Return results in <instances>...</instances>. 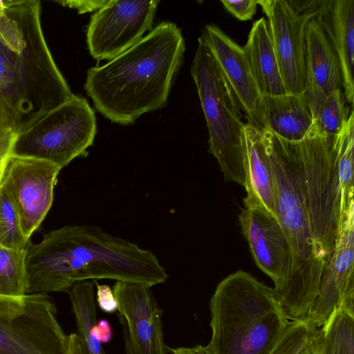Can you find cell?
Returning <instances> with one entry per match:
<instances>
[{
	"label": "cell",
	"instance_id": "12",
	"mask_svg": "<svg viewBox=\"0 0 354 354\" xmlns=\"http://www.w3.org/2000/svg\"><path fill=\"white\" fill-rule=\"evenodd\" d=\"M61 169L52 162L34 158L11 155L6 162L0 185L12 200L23 233L28 239L50 209Z\"/></svg>",
	"mask_w": 354,
	"mask_h": 354
},
{
	"label": "cell",
	"instance_id": "30",
	"mask_svg": "<svg viewBox=\"0 0 354 354\" xmlns=\"http://www.w3.org/2000/svg\"><path fill=\"white\" fill-rule=\"evenodd\" d=\"M223 7L241 21L251 19L256 13L258 0H221Z\"/></svg>",
	"mask_w": 354,
	"mask_h": 354
},
{
	"label": "cell",
	"instance_id": "33",
	"mask_svg": "<svg viewBox=\"0 0 354 354\" xmlns=\"http://www.w3.org/2000/svg\"><path fill=\"white\" fill-rule=\"evenodd\" d=\"M91 332L102 344L109 342L113 337L112 328L109 322L106 319L96 322L91 328Z\"/></svg>",
	"mask_w": 354,
	"mask_h": 354
},
{
	"label": "cell",
	"instance_id": "27",
	"mask_svg": "<svg viewBox=\"0 0 354 354\" xmlns=\"http://www.w3.org/2000/svg\"><path fill=\"white\" fill-rule=\"evenodd\" d=\"M30 239L23 233L21 223L10 196L0 185V245L26 250Z\"/></svg>",
	"mask_w": 354,
	"mask_h": 354
},
{
	"label": "cell",
	"instance_id": "19",
	"mask_svg": "<svg viewBox=\"0 0 354 354\" xmlns=\"http://www.w3.org/2000/svg\"><path fill=\"white\" fill-rule=\"evenodd\" d=\"M261 106L265 129L286 142L302 141L313 127L304 94L263 95Z\"/></svg>",
	"mask_w": 354,
	"mask_h": 354
},
{
	"label": "cell",
	"instance_id": "13",
	"mask_svg": "<svg viewBox=\"0 0 354 354\" xmlns=\"http://www.w3.org/2000/svg\"><path fill=\"white\" fill-rule=\"evenodd\" d=\"M150 287L117 281L113 292L122 326L125 354H166L163 339L162 310Z\"/></svg>",
	"mask_w": 354,
	"mask_h": 354
},
{
	"label": "cell",
	"instance_id": "2",
	"mask_svg": "<svg viewBox=\"0 0 354 354\" xmlns=\"http://www.w3.org/2000/svg\"><path fill=\"white\" fill-rule=\"evenodd\" d=\"M185 51L181 30L162 21L133 46L87 71L84 89L111 122L133 124L165 106Z\"/></svg>",
	"mask_w": 354,
	"mask_h": 354
},
{
	"label": "cell",
	"instance_id": "31",
	"mask_svg": "<svg viewBox=\"0 0 354 354\" xmlns=\"http://www.w3.org/2000/svg\"><path fill=\"white\" fill-rule=\"evenodd\" d=\"M96 299L100 308L107 313L118 310V303L113 290L106 284H97Z\"/></svg>",
	"mask_w": 354,
	"mask_h": 354
},
{
	"label": "cell",
	"instance_id": "8",
	"mask_svg": "<svg viewBox=\"0 0 354 354\" xmlns=\"http://www.w3.org/2000/svg\"><path fill=\"white\" fill-rule=\"evenodd\" d=\"M297 145L313 236L326 264L339 228L340 191L333 140L311 129Z\"/></svg>",
	"mask_w": 354,
	"mask_h": 354
},
{
	"label": "cell",
	"instance_id": "20",
	"mask_svg": "<svg viewBox=\"0 0 354 354\" xmlns=\"http://www.w3.org/2000/svg\"><path fill=\"white\" fill-rule=\"evenodd\" d=\"M272 133L245 123L247 195H254L273 215L275 214L274 186L270 155ZM277 217V216H276Z\"/></svg>",
	"mask_w": 354,
	"mask_h": 354
},
{
	"label": "cell",
	"instance_id": "3",
	"mask_svg": "<svg viewBox=\"0 0 354 354\" xmlns=\"http://www.w3.org/2000/svg\"><path fill=\"white\" fill-rule=\"evenodd\" d=\"M38 0H6L0 7V97L20 130L73 94L47 46Z\"/></svg>",
	"mask_w": 354,
	"mask_h": 354
},
{
	"label": "cell",
	"instance_id": "22",
	"mask_svg": "<svg viewBox=\"0 0 354 354\" xmlns=\"http://www.w3.org/2000/svg\"><path fill=\"white\" fill-rule=\"evenodd\" d=\"M68 296L74 313L82 354H105L102 343L92 333L96 323V306L93 283L86 280L76 283L69 290Z\"/></svg>",
	"mask_w": 354,
	"mask_h": 354
},
{
	"label": "cell",
	"instance_id": "7",
	"mask_svg": "<svg viewBox=\"0 0 354 354\" xmlns=\"http://www.w3.org/2000/svg\"><path fill=\"white\" fill-rule=\"evenodd\" d=\"M96 133L93 110L84 97L72 94L18 132L12 155L46 160L62 169L87 155Z\"/></svg>",
	"mask_w": 354,
	"mask_h": 354
},
{
	"label": "cell",
	"instance_id": "9",
	"mask_svg": "<svg viewBox=\"0 0 354 354\" xmlns=\"http://www.w3.org/2000/svg\"><path fill=\"white\" fill-rule=\"evenodd\" d=\"M55 314L46 294L0 296V354H68Z\"/></svg>",
	"mask_w": 354,
	"mask_h": 354
},
{
	"label": "cell",
	"instance_id": "32",
	"mask_svg": "<svg viewBox=\"0 0 354 354\" xmlns=\"http://www.w3.org/2000/svg\"><path fill=\"white\" fill-rule=\"evenodd\" d=\"M109 0H69V1H55L56 3L75 9L79 14H83L89 12H96L106 4Z\"/></svg>",
	"mask_w": 354,
	"mask_h": 354
},
{
	"label": "cell",
	"instance_id": "6",
	"mask_svg": "<svg viewBox=\"0 0 354 354\" xmlns=\"http://www.w3.org/2000/svg\"><path fill=\"white\" fill-rule=\"evenodd\" d=\"M209 132V151L216 159L225 181L247 185L241 106L203 36L191 64Z\"/></svg>",
	"mask_w": 354,
	"mask_h": 354
},
{
	"label": "cell",
	"instance_id": "26",
	"mask_svg": "<svg viewBox=\"0 0 354 354\" xmlns=\"http://www.w3.org/2000/svg\"><path fill=\"white\" fill-rule=\"evenodd\" d=\"M26 249L17 250L0 245V296L26 295Z\"/></svg>",
	"mask_w": 354,
	"mask_h": 354
},
{
	"label": "cell",
	"instance_id": "14",
	"mask_svg": "<svg viewBox=\"0 0 354 354\" xmlns=\"http://www.w3.org/2000/svg\"><path fill=\"white\" fill-rule=\"evenodd\" d=\"M354 207L339 223L338 236L322 274L317 295L306 319L323 326L339 306L354 313Z\"/></svg>",
	"mask_w": 354,
	"mask_h": 354
},
{
	"label": "cell",
	"instance_id": "23",
	"mask_svg": "<svg viewBox=\"0 0 354 354\" xmlns=\"http://www.w3.org/2000/svg\"><path fill=\"white\" fill-rule=\"evenodd\" d=\"M313 340L321 354H354V313L342 306L315 330Z\"/></svg>",
	"mask_w": 354,
	"mask_h": 354
},
{
	"label": "cell",
	"instance_id": "34",
	"mask_svg": "<svg viewBox=\"0 0 354 354\" xmlns=\"http://www.w3.org/2000/svg\"><path fill=\"white\" fill-rule=\"evenodd\" d=\"M172 354H213L207 346L196 345L193 347L168 348Z\"/></svg>",
	"mask_w": 354,
	"mask_h": 354
},
{
	"label": "cell",
	"instance_id": "28",
	"mask_svg": "<svg viewBox=\"0 0 354 354\" xmlns=\"http://www.w3.org/2000/svg\"><path fill=\"white\" fill-rule=\"evenodd\" d=\"M317 328L306 319L289 321L274 346L267 354H299Z\"/></svg>",
	"mask_w": 354,
	"mask_h": 354
},
{
	"label": "cell",
	"instance_id": "25",
	"mask_svg": "<svg viewBox=\"0 0 354 354\" xmlns=\"http://www.w3.org/2000/svg\"><path fill=\"white\" fill-rule=\"evenodd\" d=\"M353 109L346 106L342 89H335L310 110L313 120L312 128L333 140Z\"/></svg>",
	"mask_w": 354,
	"mask_h": 354
},
{
	"label": "cell",
	"instance_id": "18",
	"mask_svg": "<svg viewBox=\"0 0 354 354\" xmlns=\"http://www.w3.org/2000/svg\"><path fill=\"white\" fill-rule=\"evenodd\" d=\"M324 30L340 64L346 100L354 101V0H322L315 17Z\"/></svg>",
	"mask_w": 354,
	"mask_h": 354
},
{
	"label": "cell",
	"instance_id": "36",
	"mask_svg": "<svg viewBox=\"0 0 354 354\" xmlns=\"http://www.w3.org/2000/svg\"><path fill=\"white\" fill-rule=\"evenodd\" d=\"M299 354H315L314 348L311 344V339H310L308 344L302 349V351L299 353Z\"/></svg>",
	"mask_w": 354,
	"mask_h": 354
},
{
	"label": "cell",
	"instance_id": "16",
	"mask_svg": "<svg viewBox=\"0 0 354 354\" xmlns=\"http://www.w3.org/2000/svg\"><path fill=\"white\" fill-rule=\"evenodd\" d=\"M202 36L244 111L247 123L265 129L261 106L262 95L244 48L214 24L206 25Z\"/></svg>",
	"mask_w": 354,
	"mask_h": 354
},
{
	"label": "cell",
	"instance_id": "4",
	"mask_svg": "<svg viewBox=\"0 0 354 354\" xmlns=\"http://www.w3.org/2000/svg\"><path fill=\"white\" fill-rule=\"evenodd\" d=\"M270 155L275 214L289 246L286 271L272 292L288 320H303L317 295L325 263L313 236L297 142L272 134Z\"/></svg>",
	"mask_w": 354,
	"mask_h": 354
},
{
	"label": "cell",
	"instance_id": "35",
	"mask_svg": "<svg viewBox=\"0 0 354 354\" xmlns=\"http://www.w3.org/2000/svg\"><path fill=\"white\" fill-rule=\"evenodd\" d=\"M68 354H82L80 341L77 333L68 336Z\"/></svg>",
	"mask_w": 354,
	"mask_h": 354
},
{
	"label": "cell",
	"instance_id": "21",
	"mask_svg": "<svg viewBox=\"0 0 354 354\" xmlns=\"http://www.w3.org/2000/svg\"><path fill=\"white\" fill-rule=\"evenodd\" d=\"M243 48L261 95L288 93L264 18L253 23Z\"/></svg>",
	"mask_w": 354,
	"mask_h": 354
},
{
	"label": "cell",
	"instance_id": "10",
	"mask_svg": "<svg viewBox=\"0 0 354 354\" xmlns=\"http://www.w3.org/2000/svg\"><path fill=\"white\" fill-rule=\"evenodd\" d=\"M322 0H260L280 72L288 93L306 88L305 31Z\"/></svg>",
	"mask_w": 354,
	"mask_h": 354
},
{
	"label": "cell",
	"instance_id": "29",
	"mask_svg": "<svg viewBox=\"0 0 354 354\" xmlns=\"http://www.w3.org/2000/svg\"><path fill=\"white\" fill-rule=\"evenodd\" d=\"M19 130L17 117L0 97V178Z\"/></svg>",
	"mask_w": 354,
	"mask_h": 354
},
{
	"label": "cell",
	"instance_id": "37",
	"mask_svg": "<svg viewBox=\"0 0 354 354\" xmlns=\"http://www.w3.org/2000/svg\"><path fill=\"white\" fill-rule=\"evenodd\" d=\"M313 335H314V334H313ZM313 335L312 338H311V344H312L313 347V348H314L315 353V354H321V353H320V351H319V349H318L317 346H316V344H315V342H314V340H313Z\"/></svg>",
	"mask_w": 354,
	"mask_h": 354
},
{
	"label": "cell",
	"instance_id": "11",
	"mask_svg": "<svg viewBox=\"0 0 354 354\" xmlns=\"http://www.w3.org/2000/svg\"><path fill=\"white\" fill-rule=\"evenodd\" d=\"M160 1L109 0L91 17L86 30L90 55L111 61L135 44L151 28Z\"/></svg>",
	"mask_w": 354,
	"mask_h": 354
},
{
	"label": "cell",
	"instance_id": "17",
	"mask_svg": "<svg viewBox=\"0 0 354 354\" xmlns=\"http://www.w3.org/2000/svg\"><path fill=\"white\" fill-rule=\"evenodd\" d=\"M305 42L304 95L312 109L331 91L342 89V76L338 57L315 17L306 27Z\"/></svg>",
	"mask_w": 354,
	"mask_h": 354
},
{
	"label": "cell",
	"instance_id": "15",
	"mask_svg": "<svg viewBox=\"0 0 354 354\" xmlns=\"http://www.w3.org/2000/svg\"><path fill=\"white\" fill-rule=\"evenodd\" d=\"M239 215L243 234L257 266L278 283L289 261V246L277 219L254 195H246Z\"/></svg>",
	"mask_w": 354,
	"mask_h": 354
},
{
	"label": "cell",
	"instance_id": "24",
	"mask_svg": "<svg viewBox=\"0 0 354 354\" xmlns=\"http://www.w3.org/2000/svg\"><path fill=\"white\" fill-rule=\"evenodd\" d=\"M340 191L339 218L353 206V109L333 140Z\"/></svg>",
	"mask_w": 354,
	"mask_h": 354
},
{
	"label": "cell",
	"instance_id": "5",
	"mask_svg": "<svg viewBox=\"0 0 354 354\" xmlns=\"http://www.w3.org/2000/svg\"><path fill=\"white\" fill-rule=\"evenodd\" d=\"M209 310L213 354H267L289 322L272 288L243 270L218 284Z\"/></svg>",
	"mask_w": 354,
	"mask_h": 354
},
{
	"label": "cell",
	"instance_id": "1",
	"mask_svg": "<svg viewBox=\"0 0 354 354\" xmlns=\"http://www.w3.org/2000/svg\"><path fill=\"white\" fill-rule=\"evenodd\" d=\"M26 294L68 291L88 279L152 286L168 278L153 252L93 225H66L26 248Z\"/></svg>",
	"mask_w": 354,
	"mask_h": 354
}]
</instances>
